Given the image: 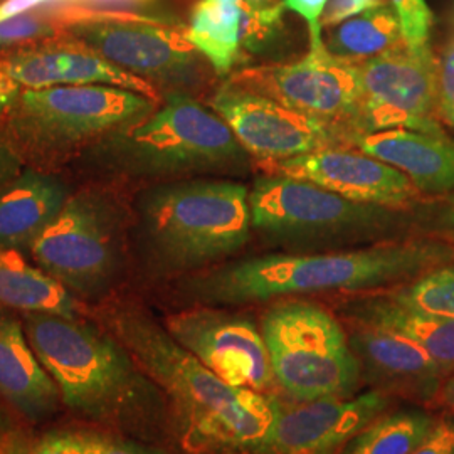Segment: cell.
<instances>
[{"label":"cell","mask_w":454,"mask_h":454,"mask_svg":"<svg viewBox=\"0 0 454 454\" xmlns=\"http://www.w3.org/2000/svg\"><path fill=\"white\" fill-rule=\"evenodd\" d=\"M91 317L160 389L172 427L189 453L258 454L275 424L279 397L226 384L135 300L110 296Z\"/></svg>","instance_id":"6da1fadb"},{"label":"cell","mask_w":454,"mask_h":454,"mask_svg":"<svg viewBox=\"0 0 454 454\" xmlns=\"http://www.w3.org/2000/svg\"><path fill=\"white\" fill-rule=\"evenodd\" d=\"M454 262V244L409 236L325 253H271L226 261L177 279L191 305L241 307L320 293L375 292Z\"/></svg>","instance_id":"7a4b0ae2"},{"label":"cell","mask_w":454,"mask_h":454,"mask_svg":"<svg viewBox=\"0 0 454 454\" xmlns=\"http://www.w3.org/2000/svg\"><path fill=\"white\" fill-rule=\"evenodd\" d=\"M90 315L20 317L63 406L108 433L148 436L168 412L163 394L123 343Z\"/></svg>","instance_id":"3957f363"},{"label":"cell","mask_w":454,"mask_h":454,"mask_svg":"<svg viewBox=\"0 0 454 454\" xmlns=\"http://www.w3.org/2000/svg\"><path fill=\"white\" fill-rule=\"evenodd\" d=\"M131 229L150 275L179 279L207 270L249 243V187L229 177L150 184L131 204Z\"/></svg>","instance_id":"277c9868"},{"label":"cell","mask_w":454,"mask_h":454,"mask_svg":"<svg viewBox=\"0 0 454 454\" xmlns=\"http://www.w3.org/2000/svg\"><path fill=\"white\" fill-rule=\"evenodd\" d=\"M99 177L159 184L195 177L243 179L256 163L206 101L167 93L142 121L116 131L76 160Z\"/></svg>","instance_id":"5b68a950"},{"label":"cell","mask_w":454,"mask_h":454,"mask_svg":"<svg viewBox=\"0 0 454 454\" xmlns=\"http://www.w3.org/2000/svg\"><path fill=\"white\" fill-rule=\"evenodd\" d=\"M159 103L116 86L22 90L0 131L27 167L56 172L103 138L142 121Z\"/></svg>","instance_id":"8992f818"},{"label":"cell","mask_w":454,"mask_h":454,"mask_svg":"<svg viewBox=\"0 0 454 454\" xmlns=\"http://www.w3.org/2000/svg\"><path fill=\"white\" fill-rule=\"evenodd\" d=\"M253 231L285 247L367 246L409 238L414 211L362 204L307 180L261 172L249 187Z\"/></svg>","instance_id":"52a82bcc"},{"label":"cell","mask_w":454,"mask_h":454,"mask_svg":"<svg viewBox=\"0 0 454 454\" xmlns=\"http://www.w3.org/2000/svg\"><path fill=\"white\" fill-rule=\"evenodd\" d=\"M131 207L105 184L74 191L27 256L82 303L112 296L127 262Z\"/></svg>","instance_id":"ba28073f"},{"label":"cell","mask_w":454,"mask_h":454,"mask_svg":"<svg viewBox=\"0 0 454 454\" xmlns=\"http://www.w3.org/2000/svg\"><path fill=\"white\" fill-rule=\"evenodd\" d=\"M260 328L276 386L293 401L356 394L360 364L332 309L303 296L279 298L261 313Z\"/></svg>","instance_id":"9c48e42d"},{"label":"cell","mask_w":454,"mask_h":454,"mask_svg":"<svg viewBox=\"0 0 454 454\" xmlns=\"http://www.w3.org/2000/svg\"><path fill=\"white\" fill-rule=\"evenodd\" d=\"M63 29L105 59L152 84L160 95L200 93L217 78L191 44L185 26L129 11L88 9L58 2Z\"/></svg>","instance_id":"30bf717a"},{"label":"cell","mask_w":454,"mask_h":454,"mask_svg":"<svg viewBox=\"0 0 454 454\" xmlns=\"http://www.w3.org/2000/svg\"><path fill=\"white\" fill-rule=\"evenodd\" d=\"M224 82L271 98L294 112L322 118L362 135V86L356 63L326 48H309L290 63L247 66Z\"/></svg>","instance_id":"8fae6325"},{"label":"cell","mask_w":454,"mask_h":454,"mask_svg":"<svg viewBox=\"0 0 454 454\" xmlns=\"http://www.w3.org/2000/svg\"><path fill=\"white\" fill-rule=\"evenodd\" d=\"M206 105L226 121L256 168L322 148L354 146L357 138L347 127L294 112L229 82L214 88Z\"/></svg>","instance_id":"7c38bea8"},{"label":"cell","mask_w":454,"mask_h":454,"mask_svg":"<svg viewBox=\"0 0 454 454\" xmlns=\"http://www.w3.org/2000/svg\"><path fill=\"white\" fill-rule=\"evenodd\" d=\"M362 86V133L407 129L446 133L438 118L436 54L407 44L356 63Z\"/></svg>","instance_id":"4fadbf2b"},{"label":"cell","mask_w":454,"mask_h":454,"mask_svg":"<svg viewBox=\"0 0 454 454\" xmlns=\"http://www.w3.org/2000/svg\"><path fill=\"white\" fill-rule=\"evenodd\" d=\"M167 332L229 386L275 389L271 360L260 325L227 307L191 305L165 317Z\"/></svg>","instance_id":"5bb4252c"},{"label":"cell","mask_w":454,"mask_h":454,"mask_svg":"<svg viewBox=\"0 0 454 454\" xmlns=\"http://www.w3.org/2000/svg\"><path fill=\"white\" fill-rule=\"evenodd\" d=\"M261 172L307 180L345 199L414 211L427 195L406 174L356 146H333L260 167Z\"/></svg>","instance_id":"9a60e30c"},{"label":"cell","mask_w":454,"mask_h":454,"mask_svg":"<svg viewBox=\"0 0 454 454\" xmlns=\"http://www.w3.org/2000/svg\"><path fill=\"white\" fill-rule=\"evenodd\" d=\"M389 406V395L369 390L352 397L278 401L275 424L258 454H337Z\"/></svg>","instance_id":"2e32d148"},{"label":"cell","mask_w":454,"mask_h":454,"mask_svg":"<svg viewBox=\"0 0 454 454\" xmlns=\"http://www.w3.org/2000/svg\"><path fill=\"white\" fill-rule=\"evenodd\" d=\"M0 66L22 90L116 86L162 101V95L152 84L112 65L95 49L69 34L2 52Z\"/></svg>","instance_id":"e0dca14e"},{"label":"cell","mask_w":454,"mask_h":454,"mask_svg":"<svg viewBox=\"0 0 454 454\" xmlns=\"http://www.w3.org/2000/svg\"><path fill=\"white\" fill-rule=\"evenodd\" d=\"M362 377L386 394L434 399L444 371L418 343L371 325L343 320Z\"/></svg>","instance_id":"ac0fdd59"},{"label":"cell","mask_w":454,"mask_h":454,"mask_svg":"<svg viewBox=\"0 0 454 454\" xmlns=\"http://www.w3.org/2000/svg\"><path fill=\"white\" fill-rule=\"evenodd\" d=\"M0 401L31 424L49 421L63 404L29 343L20 313L5 307H0Z\"/></svg>","instance_id":"d6986e66"},{"label":"cell","mask_w":454,"mask_h":454,"mask_svg":"<svg viewBox=\"0 0 454 454\" xmlns=\"http://www.w3.org/2000/svg\"><path fill=\"white\" fill-rule=\"evenodd\" d=\"M354 146L406 174L427 197L454 192V138L407 129L358 135Z\"/></svg>","instance_id":"ffe728a7"},{"label":"cell","mask_w":454,"mask_h":454,"mask_svg":"<svg viewBox=\"0 0 454 454\" xmlns=\"http://www.w3.org/2000/svg\"><path fill=\"white\" fill-rule=\"evenodd\" d=\"M73 192L56 172L26 167L0 189V247L27 254Z\"/></svg>","instance_id":"44dd1931"},{"label":"cell","mask_w":454,"mask_h":454,"mask_svg":"<svg viewBox=\"0 0 454 454\" xmlns=\"http://www.w3.org/2000/svg\"><path fill=\"white\" fill-rule=\"evenodd\" d=\"M347 322L371 325L399 333L418 343L436 360L444 373H454V320L411 309L392 300L384 290L352 293L339 300Z\"/></svg>","instance_id":"7402d4cb"},{"label":"cell","mask_w":454,"mask_h":454,"mask_svg":"<svg viewBox=\"0 0 454 454\" xmlns=\"http://www.w3.org/2000/svg\"><path fill=\"white\" fill-rule=\"evenodd\" d=\"M0 307L17 313L90 315L86 303L39 268L26 253L0 247Z\"/></svg>","instance_id":"603a6c76"},{"label":"cell","mask_w":454,"mask_h":454,"mask_svg":"<svg viewBox=\"0 0 454 454\" xmlns=\"http://www.w3.org/2000/svg\"><path fill=\"white\" fill-rule=\"evenodd\" d=\"M244 0H197L185 34L191 44L226 80L241 63V17Z\"/></svg>","instance_id":"cb8c5ba5"},{"label":"cell","mask_w":454,"mask_h":454,"mask_svg":"<svg viewBox=\"0 0 454 454\" xmlns=\"http://www.w3.org/2000/svg\"><path fill=\"white\" fill-rule=\"evenodd\" d=\"M324 44L333 56L360 63L406 44L392 5L372 7L324 29Z\"/></svg>","instance_id":"d4e9b609"},{"label":"cell","mask_w":454,"mask_h":454,"mask_svg":"<svg viewBox=\"0 0 454 454\" xmlns=\"http://www.w3.org/2000/svg\"><path fill=\"white\" fill-rule=\"evenodd\" d=\"M436 421L424 412L379 416L345 446L343 454H411L431 433Z\"/></svg>","instance_id":"484cf974"},{"label":"cell","mask_w":454,"mask_h":454,"mask_svg":"<svg viewBox=\"0 0 454 454\" xmlns=\"http://www.w3.org/2000/svg\"><path fill=\"white\" fill-rule=\"evenodd\" d=\"M384 292L411 309L454 320V262L427 270Z\"/></svg>","instance_id":"4316f807"},{"label":"cell","mask_w":454,"mask_h":454,"mask_svg":"<svg viewBox=\"0 0 454 454\" xmlns=\"http://www.w3.org/2000/svg\"><path fill=\"white\" fill-rule=\"evenodd\" d=\"M65 34L58 4H48L0 20V54Z\"/></svg>","instance_id":"83f0119b"},{"label":"cell","mask_w":454,"mask_h":454,"mask_svg":"<svg viewBox=\"0 0 454 454\" xmlns=\"http://www.w3.org/2000/svg\"><path fill=\"white\" fill-rule=\"evenodd\" d=\"M416 229L424 236L454 244V192L426 197L414 209Z\"/></svg>","instance_id":"f1b7e54d"},{"label":"cell","mask_w":454,"mask_h":454,"mask_svg":"<svg viewBox=\"0 0 454 454\" xmlns=\"http://www.w3.org/2000/svg\"><path fill=\"white\" fill-rule=\"evenodd\" d=\"M399 17L403 35L407 46L412 51L431 48L429 37L434 16L426 0H390Z\"/></svg>","instance_id":"f546056e"},{"label":"cell","mask_w":454,"mask_h":454,"mask_svg":"<svg viewBox=\"0 0 454 454\" xmlns=\"http://www.w3.org/2000/svg\"><path fill=\"white\" fill-rule=\"evenodd\" d=\"M31 454H93V431H49L31 444Z\"/></svg>","instance_id":"4dcf8cb0"},{"label":"cell","mask_w":454,"mask_h":454,"mask_svg":"<svg viewBox=\"0 0 454 454\" xmlns=\"http://www.w3.org/2000/svg\"><path fill=\"white\" fill-rule=\"evenodd\" d=\"M438 82V118L442 120L454 112V33L436 54Z\"/></svg>","instance_id":"1f68e13d"},{"label":"cell","mask_w":454,"mask_h":454,"mask_svg":"<svg viewBox=\"0 0 454 454\" xmlns=\"http://www.w3.org/2000/svg\"><path fill=\"white\" fill-rule=\"evenodd\" d=\"M93 454H165L153 446L108 431H93Z\"/></svg>","instance_id":"d6a6232c"},{"label":"cell","mask_w":454,"mask_h":454,"mask_svg":"<svg viewBox=\"0 0 454 454\" xmlns=\"http://www.w3.org/2000/svg\"><path fill=\"white\" fill-rule=\"evenodd\" d=\"M326 0H285V9L292 11L301 17L309 33V48L324 46V29H322V14Z\"/></svg>","instance_id":"836d02e7"},{"label":"cell","mask_w":454,"mask_h":454,"mask_svg":"<svg viewBox=\"0 0 454 454\" xmlns=\"http://www.w3.org/2000/svg\"><path fill=\"white\" fill-rule=\"evenodd\" d=\"M411 454H454V422L438 419L431 433Z\"/></svg>","instance_id":"e575fe53"},{"label":"cell","mask_w":454,"mask_h":454,"mask_svg":"<svg viewBox=\"0 0 454 454\" xmlns=\"http://www.w3.org/2000/svg\"><path fill=\"white\" fill-rule=\"evenodd\" d=\"M367 9H369L367 0H326L324 14H322V29L337 26Z\"/></svg>","instance_id":"d590c367"},{"label":"cell","mask_w":454,"mask_h":454,"mask_svg":"<svg viewBox=\"0 0 454 454\" xmlns=\"http://www.w3.org/2000/svg\"><path fill=\"white\" fill-rule=\"evenodd\" d=\"M26 167L27 165L20 159L16 148L11 145V142L0 131V189L11 180L16 179Z\"/></svg>","instance_id":"8d00e7d4"},{"label":"cell","mask_w":454,"mask_h":454,"mask_svg":"<svg viewBox=\"0 0 454 454\" xmlns=\"http://www.w3.org/2000/svg\"><path fill=\"white\" fill-rule=\"evenodd\" d=\"M246 7L270 26H283L285 0H244Z\"/></svg>","instance_id":"74e56055"},{"label":"cell","mask_w":454,"mask_h":454,"mask_svg":"<svg viewBox=\"0 0 454 454\" xmlns=\"http://www.w3.org/2000/svg\"><path fill=\"white\" fill-rule=\"evenodd\" d=\"M20 91L22 88L0 66V123L5 120V116L14 106Z\"/></svg>","instance_id":"f35d334b"},{"label":"cell","mask_w":454,"mask_h":454,"mask_svg":"<svg viewBox=\"0 0 454 454\" xmlns=\"http://www.w3.org/2000/svg\"><path fill=\"white\" fill-rule=\"evenodd\" d=\"M0 454H31V442L19 429L0 433Z\"/></svg>","instance_id":"ab89813d"},{"label":"cell","mask_w":454,"mask_h":454,"mask_svg":"<svg viewBox=\"0 0 454 454\" xmlns=\"http://www.w3.org/2000/svg\"><path fill=\"white\" fill-rule=\"evenodd\" d=\"M434 401L439 406L444 407L446 411L454 414V373L439 384L438 390L434 394Z\"/></svg>","instance_id":"60d3db41"},{"label":"cell","mask_w":454,"mask_h":454,"mask_svg":"<svg viewBox=\"0 0 454 454\" xmlns=\"http://www.w3.org/2000/svg\"><path fill=\"white\" fill-rule=\"evenodd\" d=\"M442 125H448V127H451L454 130V112L453 114H448V116L442 120Z\"/></svg>","instance_id":"b9f144b4"},{"label":"cell","mask_w":454,"mask_h":454,"mask_svg":"<svg viewBox=\"0 0 454 454\" xmlns=\"http://www.w3.org/2000/svg\"><path fill=\"white\" fill-rule=\"evenodd\" d=\"M238 454H247V453H238Z\"/></svg>","instance_id":"7bdbcfd3"}]
</instances>
